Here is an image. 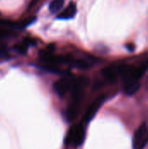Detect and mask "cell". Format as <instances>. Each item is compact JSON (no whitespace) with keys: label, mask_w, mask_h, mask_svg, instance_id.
I'll use <instances>...</instances> for the list:
<instances>
[{"label":"cell","mask_w":148,"mask_h":149,"mask_svg":"<svg viewBox=\"0 0 148 149\" xmlns=\"http://www.w3.org/2000/svg\"><path fill=\"white\" fill-rule=\"evenodd\" d=\"M85 128L84 123H77L70 127L65 139V144L66 146L79 147L85 141Z\"/></svg>","instance_id":"6da1fadb"},{"label":"cell","mask_w":148,"mask_h":149,"mask_svg":"<svg viewBox=\"0 0 148 149\" xmlns=\"http://www.w3.org/2000/svg\"><path fill=\"white\" fill-rule=\"evenodd\" d=\"M89 85V79L86 76H80L76 79H73V83L71 88L72 102L76 104H81L83 100L85 90Z\"/></svg>","instance_id":"7a4b0ae2"},{"label":"cell","mask_w":148,"mask_h":149,"mask_svg":"<svg viewBox=\"0 0 148 149\" xmlns=\"http://www.w3.org/2000/svg\"><path fill=\"white\" fill-rule=\"evenodd\" d=\"M148 143L147 124H141L135 131L133 139V148L144 149Z\"/></svg>","instance_id":"3957f363"},{"label":"cell","mask_w":148,"mask_h":149,"mask_svg":"<svg viewBox=\"0 0 148 149\" xmlns=\"http://www.w3.org/2000/svg\"><path fill=\"white\" fill-rule=\"evenodd\" d=\"M73 83V79L69 76H64L58 81H56L53 85V90L57 95L59 97H64L68 92L71 91L72 86Z\"/></svg>","instance_id":"277c9868"},{"label":"cell","mask_w":148,"mask_h":149,"mask_svg":"<svg viewBox=\"0 0 148 149\" xmlns=\"http://www.w3.org/2000/svg\"><path fill=\"white\" fill-rule=\"evenodd\" d=\"M106 99V95H101L99 97H98L86 109L85 115H84V122L88 123L90 120H92L93 119V117L95 116V114L97 113V112L99 111V107L102 106V104L105 102Z\"/></svg>","instance_id":"5b68a950"},{"label":"cell","mask_w":148,"mask_h":149,"mask_svg":"<svg viewBox=\"0 0 148 149\" xmlns=\"http://www.w3.org/2000/svg\"><path fill=\"white\" fill-rule=\"evenodd\" d=\"M102 76L104 77V79L108 81V82H114L118 76H119V72H118V67L117 65H107L106 67H104L101 71Z\"/></svg>","instance_id":"8992f818"},{"label":"cell","mask_w":148,"mask_h":149,"mask_svg":"<svg viewBox=\"0 0 148 149\" xmlns=\"http://www.w3.org/2000/svg\"><path fill=\"white\" fill-rule=\"evenodd\" d=\"M140 86V85L139 80H135L133 79L124 80V93L128 96H132L136 93L139 91Z\"/></svg>","instance_id":"52a82bcc"},{"label":"cell","mask_w":148,"mask_h":149,"mask_svg":"<svg viewBox=\"0 0 148 149\" xmlns=\"http://www.w3.org/2000/svg\"><path fill=\"white\" fill-rule=\"evenodd\" d=\"M79 110H80V104H76V103L71 102L65 112V117L66 120L69 122L73 121L77 118V116L79 113Z\"/></svg>","instance_id":"ba28073f"},{"label":"cell","mask_w":148,"mask_h":149,"mask_svg":"<svg viewBox=\"0 0 148 149\" xmlns=\"http://www.w3.org/2000/svg\"><path fill=\"white\" fill-rule=\"evenodd\" d=\"M77 12V6L75 3L71 2L65 9L62 10L58 15V19H71L72 18Z\"/></svg>","instance_id":"9c48e42d"},{"label":"cell","mask_w":148,"mask_h":149,"mask_svg":"<svg viewBox=\"0 0 148 149\" xmlns=\"http://www.w3.org/2000/svg\"><path fill=\"white\" fill-rule=\"evenodd\" d=\"M73 64L77 68L81 69V70H88L93 65L92 61L86 59V58H78L77 60L74 61Z\"/></svg>","instance_id":"30bf717a"},{"label":"cell","mask_w":148,"mask_h":149,"mask_svg":"<svg viewBox=\"0 0 148 149\" xmlns=\"http://www.w3.org/2000/svg\"><path fill=\"white\" fill-rule=\"evenodd\" d=\"M64 3H65V0H52L49 5L50 11L51 13H57L62 9Z\"/></svg>","instance_id":"8fae6325"},{"label":"cell","mask_w":148,"mask_h":149,"mask_svg":"<svg viewBox=\"0 0 148 149\" xmlns=\"http://www.w3.org/2000/svg\"><path fill=\"white\" fill-rule=\"evenodd\" d=\"M14 50L18 52L19 54H24L26 53L27 52V48H28V45L26 44H24V42H21V43H17L14 46H13Z\"/></svg>","instance_id":"7c38bea8"},{"label":"cell","mask_w":148,"mask_h":149,"mask_svg":"<svg viewBox=\"0 0 148 149\" xmlns=\"http://www.w3.org/2000/svg\"><path fill=\"white\" fill-rule=\"evenodd\" d=\"M10 34V31L7 30L6 28H2L0 27V38H7L9 37Z\"/></svg>","instance_id":"4fadbf2b"},{"label":"cell","mask_w":148,"mask_h":149,"mask_svg":"<svg viewBox=\"0 0 148 149\" xmlns=\"http://www.w3.org/2000/svg\"><path fill=\"white\" fill-rule=\"evenodd\" d=\"M9 56V52L4 47H0V58H5Z\"/></svg>","instance_id":"5bb4252c"},{"label":"cell","mask_w":148,"mask_h":149,"mask_svg":"<svg viewBox=\"0 0 148 149\" xmlns=\"http://www.w3.org/2000/svg\"><path fill=\"white\" fill-rule=\"evenodd\" d=\"M103 86V84H102V82H101V81H99V80H96V81L94 82L93 86H92V89H93V90H98V89L101 88V86Z\"/></svg>","instance_id":"9a60e30c"},{"label":"cell","mask_w":148,"mask_h":149,"mask_svg":"<svg viewBox=\"0 0 148 149\" xmlns=\"http://www.w3.org/2000/svg\"><path fill=\"white\" fill-rule=\"evenodd\" d=\"M126 48H127V50L128 51H131V52H133V51H134V49H135V45H133V44H128L127 45H126Z\"/></svg>","instance_id":"2e32d148"}]
</instances>
